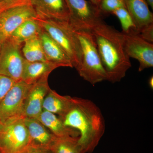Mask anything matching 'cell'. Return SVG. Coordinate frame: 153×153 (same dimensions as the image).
I'll list each match as a JSON object with an SVG mask.
<instances>
[{"instance_id": "6da1fadb", "label": "cell", "mask_w": 153, "mask_h": 153, "mask_svg": "<svg viewBox=\"0 0 153 153\" xmlns=\"http://www.w3.org/2000/svg\"><path fill=\"white\" fill-rule=\"evenodd\" d=\"M59 118L65 125L79 132L78 142L84 152H93L105 131L104 117L99 108L89 100L73 97L70 109Z\"/></svg>"}, {"instance_id": "7a4b0ae2", "label": "cell", "mask_w": 153, "mask_h": 153, "mask_svg": "<svg viewBox=\"0 0 153 153\" xmlns=\"http://www.w3.org/2000/svg\"><path fill=\"white\" fill-rule=\"evenodd\" d=\"M91 31L106 72V80L112 83L120 82L131 66L130 59L124 48L121 32L103 21Z\"/></svg>"}, {"instance_id": "3957f363", "label": "cell", "mask_w": 153, "mask_h": 153, "mask_svg": "<svg viewBox=\"0 0 153 153\" xmlns=\"http://www.w3.org/2000/svg\"><path fill=\"white\" fill-rule=\"evenodd\" d=\"M82 49L81 63L76 69L79 76L94 86L107 80V75L91 30H75Z\"/></svg>"}, {"instance_id": "277c9868", "label": "cell", "mask_w": 153, "mask_h": 153, "mask_svg": "<svg viewBox=\"0 0 153 153\" xmlns=\"http://www.w3.org/2000/svg\"><path fill=\"white\" fill-rule=\"evenodd\" d=\"M42 30L61 47L76 69L81 63L82 49L75 30L68 22L35 18Z\"/></svg>"}, {"instance_id": "5b68a950", "label": "cell", "mask_w": 153, "mask_h": 153, "mask_svg": "<svg viewBox=\"0 0 153 153\" xmlns=\"http://www.w3.org/2000/svg\"><path fill=\"white\" fill-rule=\"evenodd\" d=\"M30 144L24 117L0 122V150L2 153H20Z\"/></svg>"}, {"instance_id": "8992f818", "label": "cell", "mask_w": 153, "mask_h": 153, "mask_svg": "<svg viewBox=\"0 0 153 153\" xmlns=\"http://www.w3.org/2000/svg\"><path fill=\"white\" fill-rule=\"evenodd\" d=\"M68 12L69 21L75 30H92L103 21V16L97 7L86 0H65Z\"/></svg>"}, {"instance_id": "52a82bcc", "label": "cell", "mask_w": 153, "mask_h": 153, "mask_svg": "<svg viewBox=\"0 0 153 153\" xmlns=\"http://www.w3.org/2000/svg\"><path fill=\"white\" fill-rule=\"evenodd\" d=\"M22 46L8 38L3 41L0 52V74L16 82L22 80L25 61Z\"/></svg>"}, {"instance_id": "ba28073f", "label": "cell", "mask_w": 153, "mask_h": 153, "mask_svg": "<svg viewBox=\"0 0 153 153\" xmlns=\"http://www.w3.org/2000/svg\"><path fill=\"white\" fill-rule=\"evenodd\" d=\"M32 84L17 81L0 102V122L12 118L23 116L26 97Z\"/></svg>"}, {"instance_id": "9c48e42d", "label": "cell", "mask_w": 153, "mask_h": 153, "mask_svg": "<svg viewBox=\"0 0 153 153\" xmlns=\"http://www.w3.org/2000/svg\"><path fill=\"white\" fill-rule=\"evenodd\" d=\"M122 34L124 48L129 58L139 62V71L153 66V44L142 38L137 33Z\"/></svg>"}, {"instance_id": "30bf717a", "label": "cell", "mask_w": 153, "mask_h": 153, "mask_svg": "<svg viewBox=\"0 0 153 153\" xmlns=\"http://www.w3.org/2000/svg\"><path fill=\"white\" fill-rule=\"evenodd\" d=\"M37 17L31 4L14 7L0 13V39L4 41L25 21Z\"/></svg>"}, {"instance_id": "8fae6325", "label": "cell", "mask_w": 153, "mask_h": 153, "mask_svg": "<svg viewBox=\"0 0 153 153\" xmlns=\"http://www.w3.org/2000/svg\"><path fill=\"white\" fill-rule=\"evenodd\" d=\"M50 89L48 77L42 78L31 85L24 104V117L37 118L39 116L43 110L44 99Z\"/></svg>"}, {"instance_id": "7c38bea8", "label": "cell", "mask_w": 153, "mask_h": 153, "mask_svg": "<svg viewBox=\"0 0 153 153\" xmlns=\"http://www.w3.org/2000/svg\"><path fill=\"white\" fill-rule=\"evenodd\" d=\"M31 5L38 18L69 21V12L65 0H31Z\"/></svg>"}, {"instance_id": "4fadbf2b", "label": "cell", "mask_w": 153, "mask_h": 153, "mask_svg": "<svg viewBox=\"0 0 153 153\" xmlns=\"http://www.w3.org/2000/svg\"><path fill=\"white\" fill-rule=\"evenodd\" d=\"M138 34L153 27V14L146 0H123Z\"/></svg>"}, {"instance_id": "5bb4252c", "label": "cell", "mask_w": 153, "mask_h": 153, "mask_svg": "<svg viewBox=\"0 0 153 153\" xmlns=\"http://www.w3.org/2000/svg\"><path fill=\"white\" fill-rule=\"evenodd\" d=\"M30 136V145L46 148L50 147L56 137L37 118L24 117Z\"/></svg>"}, {"instance_id": "9a60e30c", "label": "cell", "mask_w": 153, "mask_h": 153, "mask_svg": "<svg viewBox=\"0 0 153 153\" xmlns=\"http://www.w3.org/2000/svg\"><path fill=\"white\" fill-rule=\"evenodd\" d=\"M39 37L47 61L57 64L60 67L73 68L71 60L68 55L48 33L42 30Z\"/></svg>"}, {"instance_id": "2e32d148", "label": "cell", "mask_w": 153, "mask_h": 153, "mask_svg": "<svg viewBox=\"0 0 153 153\" xmlns=\"http://www.w3.org/2000/svg\"><path fill=\"white\" fill-rule=\"evenodd\" d=\"M59 65L49 61L29 62L25 60L22 73V80L29 84H33L46 77Z\"/></svg>"}, {"instance_id": "e0dca14e", "label": "cell", "mask_w": 153, "mask_h": 153, "mask_svg": "<svg viewBox=\"0 0 153 153\" xmlns=\"http://www.w3.org/2000/svg\"><path fill=\"white\" fill-rule=\"evenodd\" d=\"M45 126L57 137H79V132L75 129L67 126L54 114L43 110L37 118Z\"/></svg>"}, {"instance_id": "ac0fdd59", "label": "cell", "mask_w": 153, "mask_h": 153, "mask_svg": "<svg viewBox=\"0 0 153 153\" xmlns=\"http://www.w3.org/2000/svg\"><path fill=\"white\" fill-rule=\"evenodd\" d=\"M73 103V97L62 96L50 89L44 99L43 110L63 117L70 109Z\"/></svg>"}, {"instance_id": "d6986e66", "label": "cell", "mask_w": 153, "mask_h": 153, "mask_svg": "<svg viewBox=\"0 0 153 153\" xmlns=\"http://www.w3.org/2000/svg\"><path fill=\"white\" fill-rule=\"evenodd\" d=\"M35 18L28 19L22 23L8 38L18 44L23 45L27 40L39 36L42 29Z\"/></svg>"}, {"instance_id": "ffe728a7", "label": "cell", "mask_w": 153, "mask_h": 153, "mask_svg": "<svg viewBox=\"0 0 153 153\" xmlns=\"http://www.w3.org/2000/svg\"><path fill=\"white\" fill-rule=\"evenodd\" d=\"M25 60L29 62L47 61L39 36H35L24 42L22 50Z\"/></svg>"}, {"instance_id": "44dd1931", "label": "cell", "mask_w": 153, "mask_h": 153, "mask_svg": "<svg viewBox=\"0 0 153 153\" xmlns=\"http://www.w3.org/2000/svg\"><path fill=\"white\" fill-rule=\"evenodd\" d=\"M78 137H57L50 149L53 153H85L78 143Z\"/></svg>"}, {"instance_id": "7402d4cb", "label": "cell", "mask_w": 153, "mask_h": 153, "mask_svg": "<svg viewBox=\"0 0 153 153\" xmlns=\"http://www.w3.org/2000/svg\"><path fill=\"white\" fill-rule=\"evenodd\" d=\"M111 14L116 16L119 20L123 30L122 33H137L131 17L125 7L120 8L115 10Z\"/></svg>"}, {"instance_id": "603a6c76", "label": "cell", "mask_w": 153, "mask_h": 153, "mask_svg": "<svg viewBox=\"0 0 153 153\" xmlns=\"http://www.w3.org/2000/svg\"><path fill=\"white\" fill-rule=\"evenodd\" d=\"M123 7H125L123 0H100L98 7L104 16Z\"/></svg>"}, {"instance_id": "cb8c5ba5", "label": "cell", "mask_w": 153, "mask_h": 153, "mask_svg": "<svg viewBox=\"0 0 153 153\" xmlns=\"http://www.w3.org/2000/svg\"><path fill=\"white\" fill-rule=\"evenodd\" d=\"M16 81L0 74V102Z\"/></svg>"}, {"instance_id": "d4e9b609", "label": "cell", "mask_w": 153, "mask_h": 153, "mask_svg": "<svg viewBox=\"0 0 153 153\" xmlns=\"http://www.w3.org/2000/svg\"><path fill=\"white\" fill-rule=\"evenodd\" d=\"M0 2L4 4L9 8L31 4V0H0Z\"/></svg>"}, {"instance_id": "484cf974", "label": "cell", "mask_w": 153, "mask_h": 153, "mask_svg": "<svg viewBox=\"0 0 153 153\" xmlns=\"http://www.w3.org/2000/svg\"><path fill=\"white\" fill-rule=\"evenodd\" d=\"M20 153H53L51 150L46 148L39 147L29 145Z\"/></svg>"}, {"instance_id": "4316f807", "label": "cell", "mask_w": 153, "mask_h": 153, "mask_svg": "<svg viewBox=\"0 0 153 153\" xmlns=\"http://www.w3.org/2000/svg\"><path fill=\"white\" fill-rule=\"evenodd\" d=\"M8 9H9V8L6 5L0 2V13Z\"/></svg>"}, {"instance_id": "83f0119b", "label": "cell", "mask_w": 153, "mask_h": 153, "mask_svg": "<svg viewBox=\"0 0 153 153\" xmlns=\"http://www.w3.org/2000/svg\"><path fill=\"white\" fill-rule=\"evenodd\" d=\"M149 85L151 89L153 88V76H151L149 79Z\"/></svg>"}, {"instance_id": "f1b7e54d", "label": "cell", "mask_w": 153, "mask_h": 153, "mask_svg": "<svg viewBox=\"0 0 153 153\" xmlns=\"http://www.w3.org/2000/svg\"><path fill=\"white\" fill-rule=\"evenodd\" d=\"M100 1V0H89V1H90L92 4H93L97 7H98Z\"/></svg>"}, {"instance_id": "f546056e", "label": "cell", "mask_w": 153, "mask_h": 153, "mask_svg": "<svg viewBox=\"0 0 153 153\" xmlns=\"http://www.w3.org/2000/svg\"><path fill=\"white\" fill-rule=\"evenodd\" d=\"M148 5L150 6L152 9H153V0H146Z\"/></svg>"}, {"instance_id": "4dcf8cb0", "label": "cell", "mask_w": 153, "mask_h": 153, "mask_svg": "<svg viewBox=\"0 0 153 153\" xmlns=\"http://www.w3.org/2000/svg\"><path fill=\"white\" fill-rule=\"evenodd\" d=\"M3 41L0 39V52H1V48L2 44Z\"/></svg>"}, {"instance_id": "1f68e13d", "label": "cell", "mask_w": 153, "mask_h": 153, "mask_svg": "<svg viewBox=\"0 0 153 153\" xmlns=\"http://www.w3.org/2000/svg\"><path fill=\"white\" fill-rule=\"evenodd\" d=\"M0 153H2L1 151V150H0Z\"/></svg>"}]
</instances>
